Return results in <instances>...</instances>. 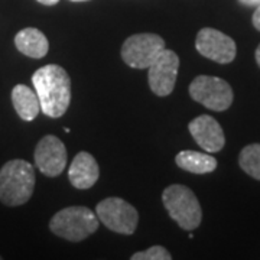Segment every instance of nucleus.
Returning a JSON list of instances; mask_svg holds the SVG:
<instances>
[{"instance_id": "obj_1", "label": "nucleus", "mask_w": 260, "mask_h": 260, "mask_svg": "<svg viewBox=\"0 0 260 260\" xmlns=\"http://www.w3.org/2000/svg\"><path fill=\"white\" fill-rule=\"evenodd\" d=\"M32 84L41 103V112L48 117L64 116L71 103V78L62 67L49 64L37 70Z\"/></svg>"}, {"instance_id": "obj_2", "label": "nucleus", "mask_w": 260, "mask_h": 260, "mask_svg": "<svg viewBox=\"0 0 260 260\" xmlns=\"http://www.w3.org/2000/svg\"><path fill=\"white\" fill-rule=\"evenodd\" d=\"M35 189L34 167L23 159L6 162L0 169V201L18 207L30 200Z\"/></svg>"}, {"instance_id": "obj_3", "label": "nucleus", "mask_w": 260, "mask_h": 260, "mask_svg": "<svg viewBox=\"0 0 260 260\" xmlns=\"http://www.w3.org/2000/svg\"><path fill=\"white\" fill-rule=\"evenodd\" d=\"M99 217L87 207H67L51 218L49 230L68 242H81L97 232Z\"/></svg>"}, {"instance_id": "obj_4", "label": "nucleus", "mask_w": 260, "mask_h": 260, "mask_svg": "<svg viewBox=\"0 0 260 260\" xmlns=\"http://www.w3.org/2000/svg\"><path fill=\"white\" fill-rule=\"evenodd\" d=\"M162 201L168 214L186 232L195 230L203 220V210L198 198L185 185H169L162 194Z\"/></svg>"}, {"instance_id": "obj_5", "label": "nucleus", "mask_w": 260, "mask_h": 260, "mask_svg": "<svg viewBox=\"0 0 260 260\" xmlns=\"http://www.w3.org/2000/svg\"><path fill=\"white\" fill-rule=\"evenodd\" d=\"M95 214L99 221H102L109 230L126 236L133 234L139 223V214L136 208L119 197L103 200L95 207Z\"/></svg>"}, {"instance_id": "obj_6", "label": "nucleus", "mask_w": 260, "mask_h": 260, "mask_svg": "<svg viewBox=\"0 0 260 260\" xmlns=\"http://www.w3.org/2000/svg\"><path fill=\"white\" fill-rule=\"evenodd\" d=\"M189 95L195 102L214 112H224L233 103L230 84L218 77L198 75L189 84Z\"/></svg>"}, {"instance_id": "obj_7", "label": "nucleus", "mask_w": 260, "mask_h": 260, "mask_svg": "<svg viewBox=\"0 0 260 260\" xmlns=\"http://www.w3.org/2000/svg\"><path fill=\"white\" fill-rule=\"evenodd\" d=\"M165 49V41L155 34H136L129 37L121 47V59L126 64L136 68H149L156 56Z\"/></svg>"}, {"instance_id": "obj_8", "label": "nucleus", "mask_w": 260, "mask_h": 260, "mask_svg": "<svg viewBox=\"0 0 260 260\" xmlns=\"http://www.w3.org/2000/svg\"><path fill=\"white\" fill-rule=\"evenodd\" d=\"M149 87L159 97H167L174 91L177 84L179 56L171 51L164 49L156 59L149 65Z\"/></svg>"}, {"instance_id": "obj_9", "label": "nucleus", "mask_w": 260, "mask_h": 260, "mask_svg": "<svg viewBox=\"0 0 260 260\" xmlns=\"http://www.w3.org/2000/svg\"><path fill=\"white\" fill-rule=\"evenodd\" d=\"M195 48L201 55L217 64H230L237 52L232 38L213 28H204L198 32Z\"/></svg>"}, {"instance_id": "obj_10", "label": "nucleus", "mask_w": 260, "mask_h": 260, "mask_svg": "<svg viewBox=\"0 0 260 260\" xmlns=\"http://www.w3.org/2000/svg\"><path fill=\"white\" fill-rule=\"evenodd\" d=\"M34 158L41 174L55 178L61 175L67 167V149L61 139L47 135L38 142Z\"/></svg>"}, {"instance_id": "obj_11", "label": "nucleus", "mask_w": 260, "mask_h": 260, "mask_svg": "<svg viewBox=\"0 0 260 260\" xmlns=\"http://www.w3.org/2000/svg\"><path fill=\"white\" fill-rule=\"evenodd\" d=\"M188 129L197 142V145L208 153L220 152L225 145L223 127L220 126L218 121L208 114H201L195 117L188 124Z\"/></svg>"}, {"instance_id": "obj_12", "label": "nucleus", "mask_w": 260, "mask_h": 260, "mask_svg": "<svg viewBox=\"0 0 260 260\" xmlns=\"http://www.w3.org/2000/svg\"><path fill=\"white\" fill-rule=\"evenodd\" d=\"M100 177V168L97 160L88 152H80L77 153L68 169V178L70 182L77 189H88Z\"/></svg>"}, {"instance_id": "obj_13", "label": "nucleus", "mask_w": 260, "mask_h": 260, "mask_svg": "<svg viewBox=\"0 0 260 260\" xmlns=\"http://www.w3.org/2000/svg\"><path fill=\"white\" fill-rule=\"evenodd\" d=\"M15 45L19 52L29 58H44L49 51L47 37L37 28H25L15 37Z\"/></svg>"}, {"instance_id": "obj_14", "label": "nucleus", "mask_w": 260, "mask_h": 260, "mask_svg": "<svg viewBox=\"0 0 260 260\" xmlns=\"http://www.w3.org/2000/svg\"><path fill=\"white\" fill-rule=\"evenodd\" d=\"M12 103L18 116L25 121L35 120L41 112V103L35 90L25 84H18L12 90Z\"/></svg>"}, {"instance_id": "obj_15", "label": "nucleus", "mask_w": 260, "mask_h": 260, "mask_svg": "<svg viewBox=\"0 0 260 260\" xmlns=\"http://www.w3.org/2000/svg\"><path fill=\"white\" fill-rule=\"evenodd\" d=\"M177 165L181 169L191 174H210L217 168V159L203 152L195 150H181L175 158Z\"/></svg>"}, {"instance_id": "obj_16", "label": "nucleus", "mask_w": 260, "mask_h": 260, "mask_svg": "<svg viewBox=\"0 0 260 260\" xmlns=\"http://www.w3.org/2000/svg\"><path fill=\"white\" fill-rule=\"evenodd\" d=\"M239 164L247 175L260 181V143L244 146L239 156Z\"/></svg>"}, {"instance_id": "obj_17", "label": "nucleus", "mask_w": 260, "mask_h": 260, "mask_svg": "<svg viewBox=\"0 0 260 260\" xmlns=\"http://www.w3.org/2000/svg\"><path fill=\"white\" fill-rule=\"evenodd\" d=\"M132 260H171L172 256L171 253L162 247V246H152L148 250L138 251L135 254H132Z\"/></svg>"}, {"instance_id": "obj_18", "label": "nucleus", "mask_w": 260, "mask_h": 260, "mask_svg": "<svg viewBox=\"0 0 260 260\" xmlns=\"http://www.w3.org/2000/svg\"><path fill=\"white\" fill-rule=\"evenodd\" d=\"M251 22H253V26L260 30V6L256 8L254 13H253V18H251Z\"/></svg>"}, {"instance_id": "obj_19", "label": "nucleus", "mask_w": 260, "mask_h": 260, "mask_svg": "<svg viewBox=\"0 0 260 260\" xmlns=\"http://www.w3.org/2000/svg\"><path fill=\"white\" fill-rule=\"evenodd\" d=\"M242 5L244 6H249V8H257L260 6V0H239Z\"/></svg>"}, {"instance_id": "obj_20", "label": "nucleus", "mask_w": 260, "mask_h": 260, "mask_svg": "<svg viewBox=\"0 0 260 260\" xmlns=\"http://www.w3.org/2000/svg\"><path fill=\"white\" fill-rule=\"evenodd\" d=\"M37 2H39L41 5H45V6H54L59 0H37Z\"/></svg>"}, {"instance_id": "obj_21", "label": "nucleus", "mask_w": 260, "mask_h": 260, "mask_svg": "<svg viewBox=\"0 0 260 260\" xmlns=\"http://www.w3.org/2000/svg\"><path fill=\"white\" fill-rule=\"evenodd\" d=\"M256 62H257V65H259L260 68V45L257 47V49H256Z\"/></svg>"}, {"instance_id": "obj_22", "label": "nucleus", "mask_w": 260, "mask_h": 260, "mask_svg": "<svg viewBox=\"0 0 260 260\" xmlns=\"http://www.w3.org/2000/svg\"><path fill=\"white\" fill-rule=\"evenodd\" d=\"M71 2H88V0H71Z\"/></svg>"}, {"instance_id": "obj_23", "label": "nucleus", "mask_w": 260, "mask_h": 260, "mask_svg": "<svg viewBox=\"0 0 260 260\" xmlns=\"http://www.w3.org/2000/svg\"><path fill=\"white\" fill-rule=\"evenodd\" d=\"M0 259H2V257H0Z\"/></svg>"}]
</instances>
